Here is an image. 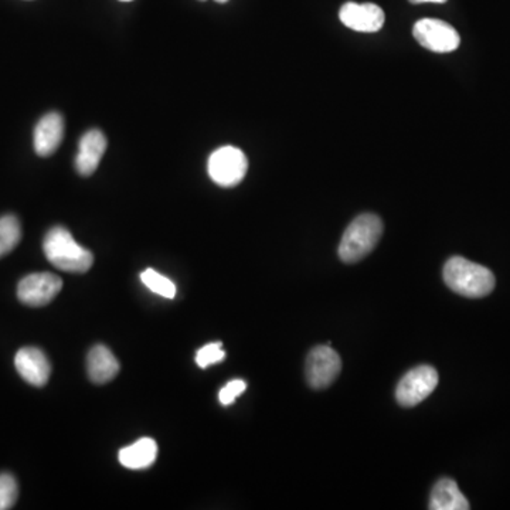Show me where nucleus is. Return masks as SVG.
<instances>
[{
    "label": "nucleus",
    "mask_w": 510,
    "mask_h": 510,
    "mask_svg": "<svg viewBox=\"0 0 510 510\" xmlns=\"http://www.w3.org/2000/svg\"><path fill=\"white\" fill-rule=\"evenodd\" d=\"M43 251L50 264L65 273H87L94 263L91 251L82 247L72 233L62 226H55L47 231L43 240Z\"/></svg>",
    "instance_id": "obj_1"
},
{
    "label": "nucleus",
    "mask_w": 510,
    "mask_h": 510,
    "mask_svg": "<svg viewBox=\"0 0 510 510\" xmlns=\"http://www.w3.org/2000/svg\"><path fill=\"white\" fill-rule=\"evenodd\" d=\"M444 281L449 290L465 298H484L494 291L495 275L484 265L462 257H452L444 267Z\"/></svg>",
    "instance_id": "obj_2"
},
{
    "label": "nucleus",
    "mask_w": 510,
    "mask_h": 510,
    "mask_svg": "<svg viewBox=\"0 0 510 510\" xmlns=\"http://www.w3.org/2000/svg\"><path fill=\"white\" fill-rule=\"evenodd\" d=\"M381 235H383V223L379 216L371 213L359 216L348 226L345 235L342 237L339 244V257L346 264L363 260L376 248Z\"/></svg>",
    "instance_id": "obj_3"
},
{
    "label": "nucleus",
    "mask_w": 510,
    "mask_h": 510,
    "mask_svg": "<svg viewBox=\"0 0 510 510\" xmlns=\"http://www.w3.org/2000/svg\"><path fill=\"white\" fill-rule=\"evenodd\" d=\"M208 175L221 188H235L245 178L247 157L235 147L218 148L208 158Z\"/></svg>",
    "instance_id": "obj_4"
},
{
    "label": "nucleus",
    "mask_w": 510,
    "mask_h": 510,
    "mask_svg": "<svg viewBox=\"0 0 510 510\" xmlns=\"http://www.w3.org/2000/svg\"><path fill=\"white\" fill-rule=\"evenodd\" d=\"M342 361L338 351L331 346H316L306 359V381L313 390L328 389L338 379Z\"/></svg>",
    "instance_id": "obj_5"
},
{
    "label": "nucleus",
    "mask_w": 510,
    "mask_h": 510,
    "mask_svg": "<svg viewBox=\"0 0 510 510\" xmlns=\"http://www.w3.org/2000/svg\"><path fill=\"white\" fill-rule=\"evenodd\" d=\"M438 386V373L431 366H419L404 374L400 383L397 386L396 399L403 407H414L427 397Z\"/></svg>",
    "instance_id": "obj_6"
},
{
    "label": "nucleus",
    "mask_w": 510,
    "mask_h": 510,
    "mask_svg": "<svg viewBox=\"0 0 510 510\" xmlns=\"http://www.w3.org/2000/svg\"><path fill=\"white\" fill-rule=\"evenodd\" d=\"M62 288V278L54 274H30L20 280L17 285V298L24 305L40 308L52 303Z\"/></svg>",
    "instance_id": "obj_7"
},
{
    "label": "nucleus",
    "mask_w": 510,
    "mask_h": 510,
    "mask_svg": "<svg viewBox=\"0 0 510 510\" xmlns=\"http://www.w3.org/2000/svg\"><path fill=\"white\" fill-rule=\"evenodd\" d=\"M413 34L421 46L434 53L456 52L461 43L458 32L438 19L419 20L414 24Z\"/></svg>",
    "instance_id": "obj_8"
},
{
    "label": "nucleus",
    "mask_w": 510,
    "mask_h": 510,
    "mask_svg": "<svg viewBox=\"0 0 510 510\" xmlns=\"http://www.w3.org/2000/svg\"><path fill=\"white\" fill-rule=\"evenodd\" d=\"M339 19L342 24L354 32L376 33L383 27L386 16L383 9L377 5L348 2L342 6Z\"/></svg>",
    "instance_id": "obj_9"
},
{
    "label": "nucleus",
    "mask_w": 510,
    "mask_h": 510,
    "mask_svg": "<svg viewBox=\"0 0 510 510\" xmlns=\"http://www.w3.org/2000/svg\"><path fill=\"white\" fill-rule=\"evenodd\" d=\"M14 368L24 380L34 387L46 386L52 374V366L46 354L40 349L27 346L14 356Z\"/></svg>",
    "instance_id": "obj_10"
},
{
    "label": "nucleus",
    "mask_w": 510,
    "mask_h": 510,
    "mask_svg": "<svg viewBox=\"0 0 510 510\" xmlns=\"http://www.w3.org/2000/svg\"><path fill=\"white\" fill-rule=\"evenodd\" d=\"M64 138V120L59 112H49L40 118L34 128L33 143L39 157H52Z\"/></svg>",
    "instance_id": "obj_11"
},
{
    "label": "nucleus",
    "mask_w": 510,
    "mask_h": 510,
    "mask_svg": "<svg viewBox=\"0 0 510 510\" xmlns=\"http://www.w3.org/2000/svg\"><path fill=\"white\" fill-rule=\"evenodd\" d=\"M107 150V138L100 130H90L80 140L75 169L82 176H91L97 170Z\"/></svg>",
    "instance_id": "obj_12"
},
{
    "label": "nucleus",
    "mask_w": 510,
    "mask_h": 510,
    "mask_svg": "<svg viewBox=\"0 0 510 510\" xmlns=\"http://www.w3.org/2000/svg\"><path fill=\"white\" fill-rule=\"evenodd\" d=\"M87 370L95 384H105L117 377L120 363L107 346L97 345L88 353Z\"/></svg>",
    "instance_id": "obj_13"
},
{
    "label": "nucleus",
    "mask_w": 510,
    "mask_h": 510,
    "mask_svg": "<svg viewBox=\"0 0 510 510\" xmlns=\"http://www.w3.org/2000/svg\"><path fill=\"white\" fill-rule=\"evenodd\" d=\"M469 502L459 491L456 481L442 478L437 482L429 497V509L432 510H468Z\"/></svg>",
    "instance_id": "obj_14"
},
{
    "label": "nucleus",
    "mask_w": 510,
    "mask_h": 510,
    "mask_svg": "<svg viewBox=\"0 0 510 510\" xmlns=\"http://www.w3.org/2000/svg\"><path fill=\"white\" fill-rule=\"evenodd\" d=\"M158 444L152 438H140L120 451V465L128 469H147L157 461Z\"/></svg>",
    "instance_id": "obj_15"
},
{
    "label": "nucleus",
    "mask_w": 510,
    "mask_h": 510,
    "mask_svg": "<svg viewBox=\"0 0 510 510\" xmlns=\"http://www.w3.org/2000/svg\"><path fill=\"white\" fill-rule=\"evenodd\" d=\"M22 240V227L16 216L5 215L0 217V258L12 253Z\"/></svg>",
    "instance_id": "obj_16"
},
{
    "label": "nucleus",
    "mask_w": 510,
    "mask_h": 510,
    "mask_svg": "<svg viewBox=\"0 0 510 510\" xmlns=\"http://www.w3.org/2000/svg\"><path fill=\"white\" fill-rule=\"evenodd\" d=\"M140 281L149 288L152 293L163 296V298L172 299L176 295V286L169 278H166L158 271L148 268L140 274Z\"/></svg>",
    "instance_id": "obj_17"
},
{
    "label": "nucleus",
    "mask_w": 510,
    "mask_h": 510,
    "mask_svg": "<svg viewBox=\"0 0 510 510\" xmlns=\"http://www.w3.org/2000/svg\"><path fill=\"white\" fill-rule=\"evenodd\" d=\"M19 495L16 479L10 474H0V510H9L14 506Z\"/></svg>",
    "instance_id": "obj_18"
},
{
    "label": "nucleus",
    "mask_w": 510,
    "mask_h": 510,
    "mask_svg": "<svg viewBox=\"0 0 510 510\" xmlns=\"http://www.w3.org/2000/svg\"><path fill=\"white\" fill-rule=\"evenodd\" d=\"M221 346L223 345L220 342H217V343H208L202 349H198L197 353H196V363H197L198 368L207 369L212 364L225 361L226 351H223Z\"/></svg>",
    "instance_id": "obj_19"
},
{
    "label": "nucleus",
    "mask_w": 510,
    "mask_h": 510,
    "mask_svg": "<svg viewBox=\"0 0 510 510\" xmlns=\"http://www.w3.org/2000/svg\"><path fill=\"white\" fill-rule=\"evenodd\" d=\"M247 389V383L240 379H236V380H231L230 383L226 384L218 394V400L223 406H230V404L235 403L236 399L240 397L241 394Z\"/></svg>",
    "instance_id": "obj_20"
},
{
    "label": "nucleus",
    "mask_w": 510,
    "mask_h": 510,
    "mask_svg": "<svg viewBox=\"0 0 510 510\" xmlns=\"http://www.w3.org/2000/svg\"><path fill=\"white\" fill-rule=\"evenodd\" d=\"M411 4H446L447 0H409Z\"/></svg>",
    "instance_id": "obj_21"
},
{
    "label": "nucleus",
    "mask_w": 510,
    "mask_h": 510,
    "mask_svg": "<svg viewBox=\"0 0 510 510\" xmlns=\"http://www.w3.org/2000/svg\"><path fill=\"white\" fill-rule=\"evenodd\" d=\"M216 2H217V4H226L228 0H216Z\"/></svg>",
    "instance_id": "obj_22"
},
{
    "label": "nucleus",
    "mask_w": 510,
    "mask_h": 510,
    "mask_svg": "<svg viewBox=\"0 0 510 510\" xmlns=\"http://www.w3.org/2000/svg\"><path fill=\"white\" fill-rule=\"evenodd\" d=\"M120 2H130V0H120Z\"/></svg>",
    "instance_id": "obj_23"
}]
</instances>
